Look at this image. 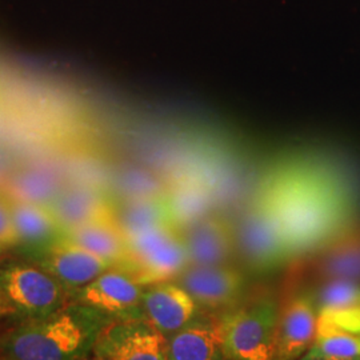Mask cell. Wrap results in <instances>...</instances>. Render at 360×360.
Returning <instances> with one entry per match:
<instances>
[{"mask_svg": "<svg viewBox=\"0 0 360 360\" xmlns=\"http://www.w3.org/2000/svg\"><path fill=\"white\" fill-rule=\"evenodd\" d=\"M0 291L15 314L40 321L65 309L70 292L51 274L25 263H10L0 269Z\"/></svg>", "mask_w": 360, "mask_h": 360, "instance_id": "cell-5", "label": "cell"}, {"mask_svg": "<svg viewBox=\"0 0 360 360\" xmlns=\"http://www.w3.org/2000/svg\"><path fill=\"white\" fill-rule=\"evenodd\" d=\"M4 250H6V248H4V247H3V245H0V255H1V252H3V251H4Z\"/></svg>", "mask_w": 360, "mask_h": 360, "instance_id": "cell-27", "label": "cell"}, {"mask_svg": "<svg viewBox=\"0 0 360 360\" xmlns=\"http://www.w3.org/2000/svg\"><path fill=\"white\" fill-rule=\"evenodd\" d=\"M180 232L190 266L224 264L236 250L233 227L226 219L214 214H208Z\"/></svg>", "mask_w": 360, "mask_h": 360, "instance_id": "cell-13", "label": "cell"}, {"mask_svg": "<svg viewBox=\"0 0 360 360\" xmlns=\"http://www.w3.org/2000/svg\"><path fill=\"white\" fill-rule=\"evenodd\" d=\"M142 304L146 318L167 338L191 322L199 309L181 285L168 282L148 285Z\"/></svg>", "mask_w": 360, "mask_h": 360, "instance_id": "cell-14", "label": "cell"}, {"mask_svg": "<svg viewBox=\"0 0 360 360\" xmlns=\"http://www.w3.org/2000/svg\"><path fill=\"white\" fill-rule=\"evenodd\" d=\"M13 314H15L13 306L8 303L6 296L3 295V292L0 291V318L8 316V315H13Z\"/></svg>", "mask_w": 360, "mask_h": 360, "instance_id": "cell-26", "label": "cell"}, {"mask_svg": "<svg viewBox=\"0 0 360 360\" xmlns=\"http://www.w3.org/2000/svg\"><path fill=\"white\" fill-rule=\"evenodd\" d=\"M19 239L13 224L8 200L0 193V245L4 248L18 247Z\"/></svg>", "mask_w": 360, "mask_h": 360, "instance_id": "cell-25", "label": "cell"}, {"mask_svg": "<svg viewBox=\"0 0 360 360\" xmlns=\"http://www.w3.org/2000/svg\"><path fill=\"white\" fill-rule=\"evenodd\" d=\"M315 300L318 315L345 327L360 330V284L346 279L322 282Z\"/></svg>", "mask_w": 360, "mask_h": 360, "instance_id": "cell-20", "label": "cell"}, {"mask_svg": "<svg viewBox=\"0 0 360 360\" xmlns=\"http://www.w3.org/2000/svg\"><path fill=\"white\" fill-rule=\"evenodd\" d=\"M19 245L28 257H37L63 238V230L46 206L8 202Z\"/></svg>", "mask_w": 360, "mask_h": 360, "instance_id": "cell-15", "label": "cell"}, {"mask_svg": "<svg viewBox=\"0 0 360 360\" xmlns=\"http://www.w3.org/2000/svg\"><path fill=\"white\" fill-rule=\"evenodd\" d=\"M165 199L169 221L178 230H184L211 214L214 205L210 188L203 181L193 178H181L169 186Z\"/></svg>", "mask_w": 360, "mask_h": 360, "instance_id": "cell-19", "label": "cell"}, {"mask_svg": "<svg viewBox=\"0 0 360 360\" xmlns=\"http://www.w3.org/2000/svg\"><path fill=\"white\" fill-rule=\"evenodd\" d=\"M32 262L56 278L70 294L114 267L108 260L65 240V238L44 252L32 257Z\"/></svg>", "mask_w": 360, "mask_h": 360, "instance_id": "cell-9", "label": "cell"}, {"mask_svg": "<svg viewBox=\"0 0 360 360\" xmlns=\"http://www.w3.org/2000/svg\"><path fill=\"white\" fill-rule=\"evenodd\" d=\"M360 356V330L318 315L315 339L304 359L348 360Z\"/></svg>", "mask_w": 360, "mask_h": 360, "instance_id": "cell-21", "label": "cell"}, {"mask_svg": "<svg viewBox=\"0 0 360 360\" xmlns=\"http://www.w3.org/2000/svg\"><path fill=\"white\" fill-rule=\"evenodd\" d=\"M110 319L98 309L72 302L49 318L32 321L3 336L0 352L6 359H83L92 352Z\"/></svg>", "mask_w": 360, "mask_h": 360, "instance_id": "cell-2", "label": "cell"}, {"mask_svg": "<svg viewBox=\"0 0 360 360\" xmlns=\"http://www.w3.org/2000/svg\"><path fill=\"white\" fill-rule=\"evenodd\" d=\"M318 312L309 295L292 296L279 309L274 359L306 355L316 334Z\"/></svg>", "mask_w": 360, "mask_h": 360, "instance_id": "cell-11", "label": "cell"}, {"mask_svg": "<svg viewBox=\"0 0 360 360\" xmlns=\"http://www.w3.org/2000/svg\"><path fill=\"white\" fill-rule=\"evenodd\" d=\"M279 221L292 257L322 245L333 232L336 214L333 196L314 174L284 168L260 188Z\"/></svg>", "mask_w": 360, "mask_h": 360, "instance_id": "cell-1", "label": "cell"}, {"mask_svg": "<svg viewBox=\"0 0 360 360\" xmlns=\"http://www.w3.org/2000/svg\"><path fill=\"white\" fill-rule=\"evenodd\" d=\"M95 359H167V336L147 318H111L98 335Z\"/></svg>", "mask_w": 360, "mask_h": 360, "instance_id": "cell-7", "label": "cell"}, {"mask_svg": "<svg viewBox=\"0 0 360 360\" xmlns=\"http://www.w3.org/2000/svg\"><path fill=\"white\" fill-rule=\"evenodd\" d=\"M65 184L63 178L51 168H20L8 174L1 181L0 193L8 202L47 206Z\"/></svg>", "mask_w": 360, "mask_h": 360, "instance_id": "cell-17", "label": "cell"}, {"mask_svg": "<svg viewBox=\"0 0 360 360\" xmlns=\"http://www.w3.org/2000/svg\"><path fill=\"white\" fill-rule=\"evenodd\" d=\"M233 230L236 248L257 270H271L292 259L279 221L262 191L247 206Z\"/></svg>", "mask_w": 360, "mask_h": 360, "instance_id": "cell-6", "label": "cell"}, {"mask_svg": "<svg viewBox=\"0 0 360 360\" xmlns=\"http://www.w3.org/2000/svg\"><path fill=\"white\" fill-rule=\"evenodd\" d=\"M63 232L91 223L114 221V200L95 184H65L47 205Z\"/></svg>", "mask_w": 360, "mask_h": 360, "instance_id": "cell-10", "label": "cell"}, {"mask_svg": "<svg viewBox=\"0 0 360 360\" xmlns=\"http://www.w3.org/2000/svg\"><path fill=\"white\" fill-rule=\"evenodd\" d=\"M223 355V330L220 318L187 323L167 338V359L211 360Z\"/></svg>", "mask_w": 360, "mask_h": 360, "instance_id": "cell-16", "label": "cell"}, {"mask_svg": "<svg viewBox=\"0 0 360 360\" xmlns=\"http://www.w3.org/2000/svg\"><path fill=\"white\" fill-rule=\"evenodd\" d=\"M144 285L124 271L112 267L74 292V300L110 318H146L142 299Z\"/></svg>", "mask_w": 360, "mask_h": 360, "instance_id": "cell-8", "label": "cell"}, {"mask_svg": "<svg viewBox=\"0 0 360 360\" xmlns=\"http://www.w3.org/2000/svg\"><path fill=\"white\" fill-rule=\"evenodd\" d=\"M126 239V255L116 269L142 285L172 281L190 266L181 232L172 224L156 226Z\"/></svg>", "mask_w": 360, "mask_h": 360, "instance_id": "cell-3", "label": "cell"}, {"mask_svg": "<svg viewBox=\"0 0 360 360\" xmlns=\"http://www.w3.org/2000/svg\"><path fill=\"white\" fill-rule=\"evenodd\" d=\"M314 272L322 282L346 279L360 283V227L328 240L315 260Z\"/></svg>", "mask_w": 360, "mask_h": 360, "instance_id": "cell-18", "label": "cell"}, {"mask_svg": "<svg viewBox=\"0 0 360 360\" xmlns=\"http://www.w3.org/2000/svg\"><path fill=\"white\" fill-rule=\"evenodd\" d=\"M114 221L124 238L156 226L171 224L165 196L114 200Z\"/></svg>", "mask_w": 360, "mask_h": 360, "instance_id": "cell-22", "label": "cell"}, {"mask_svg": "<svg viewBox=\"0 0 360 360\" xmlns=\"http://www.w3.org/2000/svg\"><path fill=\"white\" fill-rule=\"evenodd\" d=\"M200 307L210 309L227 307L240 295L245 278L232 267L218 266H188L176 278Z\"/></svg>", "mask_w": 360, "mask_h": 360, "instance_id": "cell-12", "label": "cell"}, {"mask_svg": "<svg viewBox=\"0 0 360 360\" xmlns=\"http://www.w3.org/2000/svg\"><path fill=\"white\" fill-rule=\"evenodd\" d=\"M115 199H138V198H153V196H165L168 187L163 181L156 178L154 174L144 169H126L116 176Z\"/></svg>", "mask_w": 360, "mask_h": 360, "instance_id": "cell-24", "label": "cell"}, {"mask_svg": "<svg viewBox=\"0 0 360 360\" xmlns=\"http://www.w3.org/2000/svg\"><path fill=\"white\" fill-rule=\"evenodd\" d=\"M278 314L276 302L269 294H263L252 296L223 315V358L274 359Z\"/></svg>", "mask_w": 360, "mask_h": 360, "instance_id": "cell-4", "label": "cell"}, {"mask_svg": "<svg viewBox=\"0 0 360 360\" xmlns=\"http://www.w3.org/2000/svg\"><path fill=\"white\" fill-rule=\"evenodd\" d=\"M63 238L108 260L114 267L119 266L126 255V239L112 221L91 223L75 227L63 232Z\"/></svg>", "mask_w": 360, "mask_h": 360, "instance_id": "cell-23", "label": "cell"}]
</instances>
